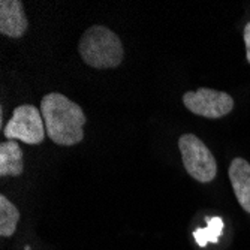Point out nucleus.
Segmentation results:
<instances>
[{
    "label": "nucleus",
    "mask_w": 250,
    "mask_h": 250,
    "mask_svg": "<svg viewBox=\"0 0 250 250\" xmlns=\"http://www.w3.org/2000/svg\"><path fill=\"white\" fill-rule=\"evenodd\" d=\"M41 112L48 138L57 146H75L84 138L83 108L62 93H48L41 101Z\"/></svg>",
    "instance_id": "f257e3e1"
},
{
    "label": "nucleus",
    "mask_w": 250,
    "mask_h": 250,
    "mask_svg": "<svg viewBox=\"0 0 250 250\" xmlns=\"http://www.w3.org/2000/svg\"><path fill=\"white\" fill-rule=\"evenodd\" d=\"M78 51L81 59L95 69L117 67L125 56L120 38L105 26H93L80 39Z\"/></svg>",
    "instance_id": "f03ea898"
},
{
    "label": "nucleus",
    "mask_w": 250,
    "mask_h": 250,
    "mask_svg": "<svg viewBox=\"0 0 250 250\" xmlns=\"http://www.w3.org/2000/svg\"><path fill=\"white\" fill-rule=\"evenodd\" d=\"M178 148L181 151L185 169L199 183H210L217 174V164L210 148L198 136L186 133L180 136Z\"/></svg>",
    "instance_id": "7ed1b4c3"
},
{
    "label": "nucleus",
    "mask_w": 250,
    "mask_h": 250,
    "mask_svg": "<svg viewBox=\"0 0 250 250\" xmlns=\"http://www.w3.org/2000/svg\"><path fill=\"white\" fill-rule=\"evenodd\" d=\"M45 123L41 109L35 105H20L14 109V114L3 127L8 140L21 141L30 146L41 144L45 138Z\"/></svg>",
    "instance_id": "20e7f679"
},
{
    "label": "nucleus",
    "mask_w": 250,
    "mask_h": 250,
    "mask_svg": "<svg viewBox=\"0 0 250 250\" xmlns=\"http://www.w3.org/2000/svg\"><path fill=\"white\" fill-rule=\"evenodd\" d=\"M183 104L193 114L207 119H220L229 114L234 108V99L228 93L207 87L185 93Z\"/></svg>",
    "instance_id": "39448f33"
},
{
    "label": "nucleus",
    "mask_w": 250,
    "mask_h": 250,
    "mask_svg": "<svg viewBox=\"0 0 250 250\" xmlns=\"http://www.w3.org/2000/svg\"><path fill=\"white\" fill-rule=\"evenodd\" d=\"M29 21L24 14V6L20 0H2L0 2V33L20 39L24 36Z\"/></svg>",
    "instance_id": "423d86ee"
},
{
    "label": "nucleus",
    "mask_w": 250,
    "mask_h": 250,
    "mask_svg": "<svg viewBox=\"0 0 250 250\" xmlns=\"http://www.w3.org/2000/svg\"><path fill=\"white\" fill-rule=\"evenodd\" d=\"M228 174L237 201L241 208L250 214V164L241 157H237L231 162Z\"/></svg>",
    "instance_id": "0eeeda50"
},
{
    "label": "nucleus",
    "mask_w": 250,
    "mask_h": 250,
    "mask_svg": "<svg viewBox=\"0 0 250 250\" xmlns=\"http://www.w3.org/2000/svg\"><path fill=\"white\" fill-rule=\"evenodd\" d=\"M22 151L17 141L8 140L0 144V175L18 177L22 174Z\"/></svg>",
    "instance_id": "6e6552de"
},
{
    "label": "nucleus",
    "mask_w": 250,
    "mask_h": 250,
    "mask_svg": "<svg viewBox=\"0 0 250 250\" xmlns=\"http://www.w3.org/2000/svg\"><path fill=\"white\" fill-rule=\"evenodd\" d=\"M20 220V211L14 204L5 196L0 195V235H14Z\"/></svg>",
    "instance_id": "1a4fd4ad"
},
{
    "label": "nucleus",
    "mask_w": 250,
    "mask_h": 250,
    "mask_svg": "<svg viewBox=\"0 0 250 250\" xmlns=\"http://www.w3.org/2000/svg\"><path fill=\"white\" fill-rule=\"evenodd\" d=\"M222 231H223V220L220 217H213L208 219L207 228L196 229L193 232V237L201 247H206L207 243H217L219 237L222 235Z\"/></svg>",
    "instance_id": "9d476101"
},
{
    "label": "nucleus",
    "mask_w": 250,
    "mask_h": 250,
    "mask_svg": "<svg viewBox=\"0 0 250 250\" xmlns=\"http://www.w3.org/2000/svg\"><path fill=\"white\" fill-rule=\"evenodd\" d=\"M244 43H246V59L250 63V22H247V26L244 29Z\"/></svg>",
    "instance_id": "9b49d317"
}]
</instances>
